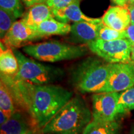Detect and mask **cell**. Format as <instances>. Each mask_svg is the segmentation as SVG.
Returning <instances> with one entry per match:
<instances>
[{"instance_id": "cell-17", "label": "cell", "mask_w": 134, "mask_h": 134, "mask_svg": "<svg viewBox=\"0 0 134 134\" xmlns=\"http://www.w3.org/2000/svg\"><path fill=\"white\" fill-rule=\"evenodd\" d=\"M82 134H120V125L116 120L103 122L93 119Z\"/></svg>"}, {"instance_id": "cell-10", "label": "cell", "mask_w": 134, "mask_h": 134, "mask_svg": "<svg viewBox=\"0 0 134 134\" xmlns=\"http://www.w3.org/2000/svg\"><path fill=\"white\" fill-rule=\"evenodd\" d=\"M103 23L78 22L71 26L68 41L73 43L88 44L98 39L99 32Z\"/></svg>"}, {"instance_id": "cell-30", "label": "cell", "mask_w": 134, "mask_h": 134, "mask_svg": "<svg viewBox=\"0 0 134 134\" xmlns=\"http://www.w3.org/2000/svg\"><path fill=\"white\" fill-rule=\"evenodd\" d=\"M40 133H41V131H39L38 130H32V131L29 132L25 134H40Z\"/></svg>"}, {"instance_id": "cell-19", "label": "cell", "mask_w": 134, "mask_h": 134, "mask_svg": "<svg viewBox=\"0 0 134 134\" xmlns=\"http://www.w3.org/2000/svg\"><path fill=\"white\" fill-rule=\"evenodd\" d=\"M134 110V86L120 92L118 102V115H123Z\"/></svg>"}, {"instance_id": "cell-5", "label": "cell", "mask_w": 134, "mask_h": 134, "mask_svg": "<svg viewBox=\"0 0 134 134\" xmlns=\"http://www.w3.org/2000/svg\"><path fill=\"white\" fill-rule=\"evenodd\" d=\"M13 49L19 65L16 74L11 76L15 81L43 85L53 84L62 80L64 71L62 68L39 63L26 57L17 48Z\"/></svg>"}, {"instance_id": "cell-12", "label": "cell", "mask_w": 134, "mask_h": 134, "mask_svg": "<svg viewBox=\"0 0 134 134\" xmlns=\"http://www.w3.org/2000/svg\"><path fill=\"white\" fill-rule=\"evenodd\" d=\"M101 19L105 26L118 31H125L131 24L130 11L127 6H110Z\"/></svg>"}, {"instance_id": "cell-11", "label": "cell", "mask_w": 134, "mask_h": 134, "mask_svg": "<svg viewBox=\"0 0 134 134\" xmlns=\"http://www.w3.org/2000/svg\"><path fill=\"white\" fill-rule=\"evenodd\" d=\"M36 130L38 129L29 114L17 110L7 121L1 125L0 134H25Z\"/></svg>"}, {"instance_id": "cell-21", "label": "cell", "mask_w": 134, "mask_h": 134, "mask_svg": "<svg viewBox=\"0 0 134 134\" xmlns=\"http://www.w3.org/2000/svg\"><path fill=\"white\" fill-rule=\"evenodd\" d=\"M127 38L125 31H118L103 24L99 32L98 39L102 41H114V40Z\"/></svg>"}, {"instance_id": "cell-16", "label": "cell", "mask_w": 134, "mask_h": 134, "mask_svg": "<svg viewBox=\"0 0 134 134\" xmlns=\"http://www.w3.org/2000/svg\"><path fill=\"white\" fill-rule=\"evenodd\" d=\"M19 68L18 61L12 48L1 42L0 45V71L1 75L13 76Z\"/></svg>"}, {"instance_id": "cell-27", "label": "cell", "mask_w": 134, "mask_h": 134, "mask_svg": "<svg viewBox=\"0 0 134 134\" xmlns=\"http://www.w3.org/2000/svg\"><path fill=\"white\" fill-rule=\"evenodd\" d=\"M117 6H122V7H125L127 6L129 0H112Z\"/></svg>"}, {"instance_id": "cell-2", "label": "cell", "mask_w": 134, "mask_h": 134, "mask_svg": "<svg viewBox=\"0 0 134 134\" xmlns=\"http://www.w3.org/2000/svg\"><path fill=\"white\" fill-rule=\"evenodd\" d=\"M93 120L91 110L85 100L73 96L46 124L41 134H82Z\"/></svg>"}, {"instance_id": "cell-3", "label": "cell", "mask_w": 134, "mask_h": 134, "mask_svg": "<svg viewBox=\"0 0 134 134\" xmlns=\"http://www.w3.org/2000/svg\"><path fill=\"white\" fill-rule=\"evenodd\" d=\"M110 71V63L99 57H89L71 68V85L81 94L103 93Z\"/></svg>"}, {"instance_id": "cell-1", "label": "cell", "mask_w": 134, "mask_h": 134, "mask_svg": "<svg viewBox=\"0 0 134 134\" xmlns=\"http://www.w3.org/2000/svg\"><path fill=\"white\" fill-rule=\"evenodd\" d=\"M14 81L23 110L29 114L40 131L74 96L72 91L54 84L38 85Z\"/></svg>"}, {"instance_id": "cell-26", "label": "cell", "mask_w": 134, "mask_h": 134, "mask_svg": "<svg viewBox=\"0 0 134 134\" xmlns=\"http://www.w3.org/2000/svg\"><path fill=\"white\" fill-rule=\"evenodd\" d=\"M127 7H128L130 11L131 24L134 25V2L128 3V4H127Z\"/></svg>"}, {"instance_id": "cell-22", "label": "cell", "mask_w": 134, "mask_h": 134, "mask_svg": "<svg viewBox=\"0 0 134 134\" xmlns=\"http://www.w3.org/2000/svg\"><path fill=\"white\" fill-rule=\"evenodd\" d=\"M0 8L12 13L17 19L22 18L24 13L21 0H0Z\"/></svg>"}, {"instance_id": "cell-14", "label": "cell", "mask_w": 134, "mask_h": 134, "mask_svg": "<svg viewBox=\"0 0 134 134\" xmlns=\"http://www.w3.org/2000/svg\"><path fill=\"white\" fill-rule=\"evenodd\" d=\"M54 18L52 11L46 3H40L28 8L21 18V21L28 26L36 29L46 20Z\"/></svg>"}, {"instance_id": "cell-18", "label": "cell", "mask_w": 134, "mask_h": 134, "mask_svg": "<svg viewBox=\"0 0 134 134\" xmlns=\"http://www.w3.org/2000/svg\"><path fill=\"white\" fill-rule=\"evenodd\" d=\"M19 110L9 87L3 80L0 81V110L10 117Z\"/></svg>"}, {"instance_id": "cell-8", "label": "cell", "mask_w": 134, "mask_h": 134, "mask_svg": "<svg viewBox=\"0 0 134 134\" xmlns=\"http://www.w3.org/2000/svg\"><path fill=\"white\" fill-rule=\"evenodd\" d=\"M134 86V66L131 63H110V71L103 92L124 91Z\"/></svg>"}, {"instance_id": "cell-20", "label": "cell", "mask_w": 134, "mask_h": 134, "mask_svg": "<svg viewBox=\"0 0 134 134\" xmlns=\"http://www.w3.org/2000/svg\"><path fill=\"white\" fill-rule=\"evenodd\" d=\"M17 18L12 13L0 8V38L3 39L17 21Z\"/></svg>"}, {"instance_id": "cell-23", "label": "cell", "mask_w": 134, "mask_h": 134, "mask_svg": "<svg viewBox=\"0 0 134 134\" xmlns=\"http://www.w3.org/2000/svg\"><path fill=\"white\" fill-rule=\"evenodd\" d=\"M78 1L81 0H47L46 4L52 10H55L64 8Z\"/></svg>"}, {"instance_id": "cell-6", "label": "cell", "mask_w": 134, "mask_h": 134, "mask_svg": "<svg viewBox=\"0 0 134 134\" xmlns=\"http://www.w3.org/2000/svg\"><path fill=\"white\" fill-rule=\"evenodd\" d=\"M93 53L109 63H130L132 42L127 38L96 40L87 44Z\"/></svg>"}, {"instance_id": "cell-7", "label": "cell", "mask_w": 134, "mask_h": 134, "mask_svg": "<svg viewBox=\"0 0 134 134\" xmlns=\"http://www.w3.org/2000/svg\"><path fill=\"white\" fill-rule=\"evenodd\" d=\"M120 93L104 92L93 94L92 115L93 119L110 122L116 120L118 116V102Z\"/></svg>"}, {"instance_id": "cell-31", "label": "cell", "mask_w": 134, "mask_h": 134, "mask_svg": "<svg viewBox=\"0 0 134 134\" xmlns=\"http://www.w3.org/2000/svg\"><path fill=\"white\" fill-rule=\"evenodd\" d=\"M129 134H134V124L132 125L131 127H130Z\"/></svg>"}, {"instance_id": "cell-15", "label": "cell", "mask_w": 134, "mask_h": 134, "mask_svg": "<svg viewBox=\"0 0 134 134\" xmlns=\"http://www.w3.org/2000/svg\"><path fill=\"white\" fill-rule=\"evenodd\" d=\"M35 29L42 39L52 36L68 34L71 31V26L52 18L42 22Z\"/></svg>"}, {"instance_id": "cell-24", "label": "cell", "mask_w": 134, "mask_h": 134, "mask_svg": "<svg viewBox=\"0 0 134 134\" xmlns=\"http://www.w3.org/2000/svg\"><path fill=\"white\" fill-rule=\"evenodd\" d=\"M22 3L27 8L40 3H44L47 1V0H21Z\"/></svg>"}, {"instance_id": "cell-29", "label": "cell", "mask_w": 134, "mask_h": 134, "mask_svg": "<svg viewBox=\"0 0 134 134\" xmlns=\"http://www.w3.org/2000/svg\"><path fill=\"white\" fill-rule=\"evenodd\" d=\"M130 59H131V62L130 63L134 66V43H132L131 46V54H130Z\"/></svg>"}, {"instance_id": "cell-9", "label": "cell", "mask_w": 134, "mask_h": 134, "mask_svg": "<svg viewBox=\"0 0 134 134\" xmlns=\"http://www.w3.org/2000/svg\"><path fill=\"white\" fill-rule=\"evenodd\" d=\"M41 39L36 29L19 20L15 22L1 42L9 47L18 48Z\"/></svg>"}, {"instance_id": "cell-4", "label": "cell", "mask_w": 134, "mask_h": 134, "mask_svg": "<svg viewBox=\"0 0 134 134\" xmlns=\"http://www.w3.org/2000/svg\"><path fill=\"white\" fill-rule=\"evenodd\" d=\"M88 49L87 45L70 44L57 41L29 44L23 47V52L28 56L50 63L83 57L88 53Z\"/></svg>"}, {"instance_id": "cell-13", "label": "cell", "mask_w": 134, "mask_h": 134, "mask_svg": "<svg viewBox=\"0 0 134 134\" xmlns=\"http://www.w3.org/2000/svg\"><path fill=\"white\" fill-rule=\"evenodd\" d=\"M80 1H78L64 8L60 9L52 10L54 18L62 23L68 24L70 22H90L99 23L102 21L101 18H90L85 15L80 9Z\"/></svg>"}, {"instance_id": "cell-28", "label": "cell", "mask_w": 134, "mask_h": 134, "mask_svg": "<svg viewBox=\"0 0 134 134\" xmlns=\"http://www.w3.org/2000/svg\"><path fill=\"white\" fill-rule=\"evenodd\" d=\"M9 117L6 115L4 112L0 110V124L3 125V124L5 123L9 119Z\"/></svg>"}, {"instance_id": "cell-32", "label": "cell", "mask_w": 134, "mask_h": 134, "mask_svg": "<svg viewBox=\"0 0 134 134\" xmlns=\"http://www.w3.org/2000/svg\"><path fill=\"white\" fill-rule=\"evenodd\" d=\"M134 0H129V3H133Z\"/></svg>"}, {"instance_id": "cell-25", "label": "cell", "mask_w": 134, "mask_h": 134, "mask_svg": "<svg viewBox=\"0 0 134 134\" xmlns=\"http://www.w3.org/2000/svg\"><path fill=\"white\" fill-rule=\"evenodd\" d=\"M125 34L126 38L131 42L132 43H134V25L131 24L127 27L125 30Z\"/></svg>"}]
</instances>
